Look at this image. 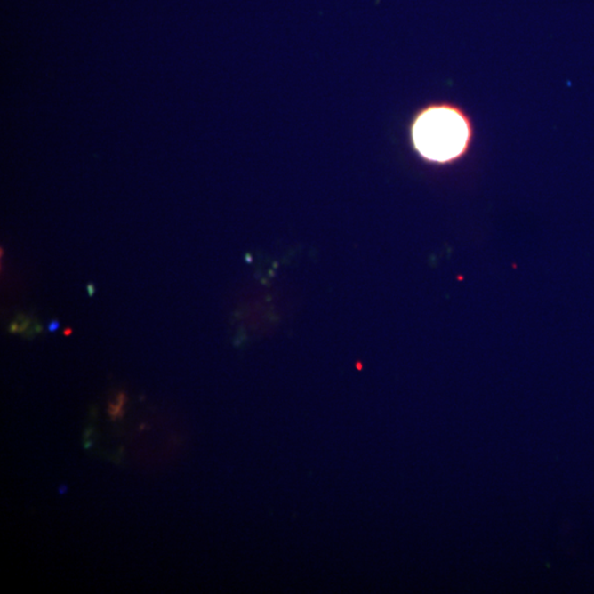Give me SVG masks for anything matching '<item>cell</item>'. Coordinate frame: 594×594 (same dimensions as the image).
Returning a JSON list of instances; mask_svg holds the SVG:
<instances>
[{
    "label": "cell",
    "mask_w": 594,
    "mask_h": 594,
    "mask_svg": "<svg viewBox=\"0 0 594 594\" xmlns=\"http://www.w3.org/2000/svg\"><path fill=\"white\" fill-rule=\"evenodd\" d=\"M408 139L421 159L431 164H453L470 150L476 139L475 122L454 101H429L413 115Z\"/></svg>",
    "instance_id": "cell-1"
},
{
    "label": "cell",
    "mask_w": 594,
    "mask_h": 594,
    "mask_svg": "<svg viewBox=\"0 0 594 594\" xmlns=\"http://www.w3.org/2000/svg\"><path fill=\"white\" fill-rule=\"evenodd\" d=\"M128 401L126 394L120 392L116 398V402L109 403L108 406V414L111 417V420L116 421L118 419H123L124 415V405Z\"/></svg>",
    "instance_id": "cell-2"
},
{
    "label": "cell",
    "mask_w": 594,
    "mask_h": 594,
    "mask_svg": "<svg viewBox=\"0 0 594 594\" xmlns=\"http://www.w3.org/2000/svg\"><path fill=\"white\" fill-rule=\"evenodd\" d=\"M31 325L30 317H26V315H20V317H18L15 322L11 325L9 332L12 333H27Z\"/></svg>",
    "instance_id": "cell-3"
},
{
    "label": "cell",
    "mask_w": 594,
    "mask_h": 594,
    "mask_svg": "<svg viewBox=\"0 0 594 594\" xmlns=\"http://www.w3.org/2000/svg\"><path fill=\"white\" fill-rule=\"evenodd\" d=\"M59 327H60V323L58 322V320H52V322L50 323L48 328L50 332H55L57 331V329H59Z\"/></svg>",
    "instance_id": "cell-4"
},
{
    "label": "cell",
    "mask_w": 594,
    "mask_h": 594,
    "mask_svg": "<svg viewBox=\"0 0 594 594\" xmlns=\"http://www.w3.org/2000/svg\"><path fill=\"white\" fill-rule=\"evenodd\" d=\"M87 291H88V294H90V296L94 295L95 294V285H87Z\"/></svg>",
    "instance_id": "cell-5"
},
{
    "label": "cell",
    "mask_w": 594,
    "mask_h": 594,
    "mask_svg": "<svg viewBox=\"0 0 594 594\" xmlns=\"http://www.w3.org/2000/svg\"><path fill=\"white\" fill-rule=\"evenodd\" d=\"M63 333H64V336H69L72 333V329L71 328L65 329Z\"/></svg>",
    "instance_id": "cell-6"
},
{
    "label": "cell",
    "mask_w": 594,
    "mask_h": 594,
    "mask_svg": "<svg viewBox=\"0 0 594 594\" xmlns=\"http://www.w3.org/2000/svg\"><path fill=\"white\" fill-rule=\"evenodd\" d=\"M60 494H64L65 492L68 491L67 486H62L61 488L59 489Z\"/></svg>",
    "instance_id": "cell-7"
}]
</instances>
